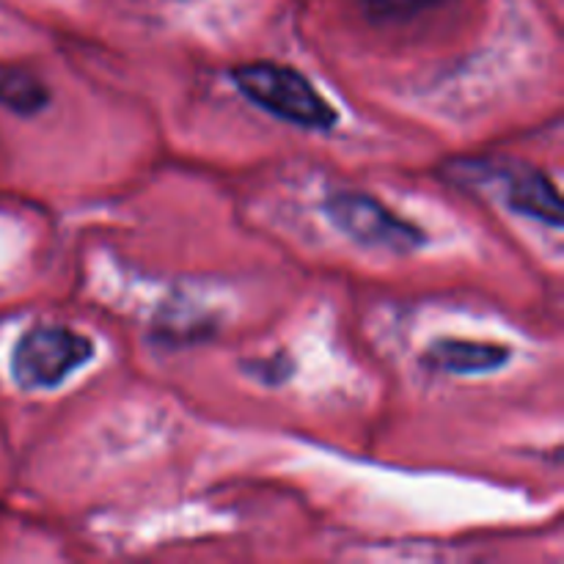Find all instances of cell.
I'll list each match as a JSON object with an SVG mask.
<instances>
[{
	"instance_id": "cell-4",
	"label": "cell",
	"mask_w": 564,
	"mask_h": 564,
	"mask_svg": "<svg viewBox=\"0 0 564 564\" xmlns=\"http://www.w3.org/2000/svg\"><path fill=\"white\" fill-rule=\"evenodd\" d=\"M512 350L505 345H482V341L441 339L424 352V367L446 375H482L496 372L510 361Z\"/></svg>"
},
{
	"instance_id": "cell-6",
	"label": "cell",
	"mask_w": 564,
	"mask_h": 564,
	"mask_svg": "<svg viewBox=\"0 0 564 564\" xmlns=\"http://www.w3.org/2000/svg\"><path fill=\"white\" fill-rule=\"evenodd\" d=\"M47 99L50 91L31 72L17 69V66H3L0 69V105L11 108L14 113L33 116L47 105Z\"/></svg>"
},
{
	"instance_id": "cell-2",
	"label": "cell",
	"mask_w": 564,
	"mask_h": 564,
	"mask_svg": "<svg viewBox=\"0 0 564 564\" xmlns=\"http://www.w3.org/2000/svg\"><path fill=\"white\" fill-rule=\"evenodd\" d=\"M94 358L88 336L64 325H36L14 347L11 372L22 389H55Z\"/></svg>"
},
{
	"instance_id": "cell-5",
	"label": "cell",
	"mask_w": 564,
	"mask_h": 564,
	"mask_svg": "<svg viewBox=\"0 0 564 564\" xmlns=\"http://www.w3.org/2000/svg\"><path fill=\"white\" fill-rule=\"evenodd\" d=\"M507 204L516 213L532 215V218L545 220L551 226H562V202L560 191L554 182L540 171L527 169H512L507 176Z\"/></svg>"
},
{
	"instance_id": "cell-1",
	"label": "cell",
	"mask_w": 564,
	"mask_h": 564,
	"mask_svg": "<svg viewBox=\"0 0 564 564\" xmlns=\"http://www.w3.org/2000/svg\"><path fill=\"white\" fill-rule=\"evenodd\" d=\"M231 77L253 105L303 130H330L339 119L334 105L312 86L303 72L292 66L253 61V64L237 66Z\"/></svg>"
},
{
	"instance_id": "cell-7",
	"label": "cell",
	"mask_w": 564,
	"mask_h": 564,
	"mask_svg": "<svg viewBox=\"0 0 564 564\" xmlns=\"http://www.w3.org/2000/svg\"><path fill=\"white\" fill-rule=\"evenodd\" d=\"M369 3H372L375 14L383 17V20H408L433 0H369Z\"/></svg>"
},
{
	"instance_id": "cell-3",
	"label": "cell",
	"mask_w": 564,
	"mask_h": 564,
	"mask_svg": "<svg viewBox=\"0 0 564 564\" xmlns=\"http://www.w3.org/2000/svg\"><path fill=\"white\" fill-rule=\"evenodd\" d=\"M325 215L336 229L345 231L356 242L389 251H413L424 242V231L386 209L378 198L367 193L345 191L325 202Z\"/></svg>"
}]
</instances>
